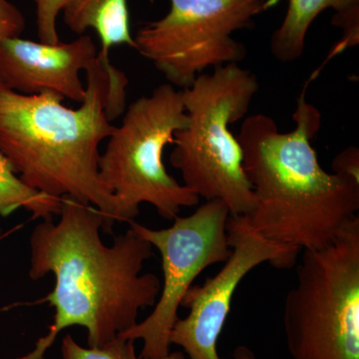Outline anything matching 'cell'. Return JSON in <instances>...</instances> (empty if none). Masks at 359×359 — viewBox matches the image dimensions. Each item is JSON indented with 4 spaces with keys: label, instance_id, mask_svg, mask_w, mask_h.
I'll list each match as a JSON object with an SVG mask.
<instances>
[{
    "label": "cell",
    "instance_id": "cell-6",
    "mask_svg": "<svg viewBox=\"0 0 359 359\" xmlns=\"http://www.w3.org/2000/svg\"><path fill=\"white\" fill-rule=\"evenodd\" d=\"M283 321L292 359H359V217L304 250Z\"/></svg>",
    "mask_w": 359,
    "mask_h": 359
},
{
    "label": "cell",
    "instance_id": "cell-7",
    "mask_svg": "<svg viewBox=\"0 0 359 359\" xmlns=\"http://www.w3.org/2000/svg\"><path fill=\"white\" fill-rule=\"evenodd\" d=\"M169 13L142 26L135 48L172 86H192L209 68L238 65L248 55L233 32L252 27L255 18L280 0H170Z\"/></svg>",
    "mask_w": 359,
    "mask_h": 359
},
{
    "label": "cell",
    "instance_id": "cell-10",
    "mask_svg": "<svg viewBox=\"0 0 359 359\" xmlns=\"http://www.w3.org/2000/svg\"><path fill=\"white\" fill-rule=\"evenodd\" d=\"M90 35L47 44L20 37L0 39V81L8 88L35 95L49 91L74 102L83 101L86 87L80 72L98 57Z\"/></svg>",
    "mask_w": 359,
    "mask_h": 359
},
{
    "label": "cell",
    "instance_id": "cell-12",
    "mask_svg": "<svg viewBox=\"0 0 359 359\" xmlns=\"http://www.w3.org/2000/svg\"><path fill=\"white\" fill-rule=\"evenodd\" d=\"M71 32L82 35L95 30L101 41L98 56L109 61V50L119 45L135 48L127 0H69L62 11Z\"/></svg>",
    "mask_w": 359,
    "mask_h": 359
},
{
    "label": "cell",
    "instance_id": "cell-3",
    "mask_svg": "<svg viewBox=\"0 0 359 359\" xmlns=\"http://www.w3.org/2000/svg\"><path fill=\"white\" fill-rule=\"evenodd\" d=\"M313 80L297 98L292 131L283 133L273 118L255 114L237 135L256 199L245 219L268 240L299 250L330 244L359 211V182L325 171L311 145L323 122L306 99Z\"/></svg>",
    "mask_w": 359,
    "mask_h": 359
},
{
    "label": "cell",
    "instance_id": "cell-5",
    "mask_svg": "<svg viewBox=\"0 0 359 359\" xmlns=\"http://www.w3.org/2000/svg\"><path fill=\"white\" fill-rule=\"evenodd\" d=\"M123 114L99 157L98 173L126 221L138 216L143 203L168 221L183 208L199 204L195 193L168 173L163 157L167 146L173 145L175 133L188 125L183 90L160 85L130 104Z\"/></svg>",
    "mask_w": 359,
    "mask_h": 359
},
{
    "label": "cell",
    "instance_id": "cell-8",
    "mask_svg": "<svg viewBox=\"0 0 359 359\" xmlns=\"http://www.w3.org/2000/svg\"><path fill=\"white\" fill-rule=\"evenodd\" d=\"M231 212L219 200L205 201L193 214L176 217L167 229L154 230L130 221V228L159 250L163 285L154 311L146 320L118 335L143 340L139 359H162L170 353V332L194 280L204 269L230 257L226 224Z\"/></svg>",
    "mask_w": 359,
    "mask_h": 359
},
{
    "label": "cell",
    "instance_id": "cell-14",
    "mask_svg": "<svg viewBox=\"0 0 359 359\" xmlns=\"http://www.w3.org/2000/svg\"><path fill=\"white\" fill-rule=\"evenodd\" d=\"M63 359H128L127 358V340L116 337L101 347L85 348L73 339L70 334H66L62 339Z\"/></svg>",
    "mask_w": 359,
    "mask_h": 359
},
{
    "label": "cell",
    "instance_id": "cell-9",
    "mask_svg": "<svg viewBox=\"0 0 359 359\" xmlns=\"http://www.w3.org/2000/svg\"><path fill=\"white\" fill-rule=\"evenodd\" d=\"M230 257L218 273L201 285H192L182 306L189 309L186 318H178L170 332V344L184 349L189 359H221L219 337L231 301L245 276L257 266L269 264L276 269H290L297 264L301 250L278 244L255 231L244 216H230L228 224ZM235 359H257L249 347L233 351Z\"/></svg>",
    "mask_w": 359,
    "mask_h": 359
},
{
    "label": "cell",
    "instance_id": "cell-13",
    "mask_svg": "<svg viewBox=\"0 0 359 359\" xmlns=\"http://www.w3.org/2000/svg\"><path fill=\"white\" fill-rule=\"evenodd\" d=\"M62 199L33 190L21 181L8 161L0 152V217L20 209L30 212L34 219H51L61 211ZM0 238H2L0 231Z\"/></svg>",
    "mask_w": 359,
    "mask_h": 359
},
{
    "label": "cell",
    "instance_id": "cell-2",
    "mask_svg": "<svg viewBox=\"0 0 359 359\" xmlns=\"http://www.w3.org/2000/svg\"><path fill=\"white\" fill-rule=\"evenodd\" d=\"M85 72L86 93L78 108L66 107L53 92L23 95L0 81V152L33 190L95 208L110 233L116 222L127 221L99 178V146L126 110L129 81L99 56Z\"/></svg>",
    "mask_w": 359,
    "mask_h": 359
},
{
    "label": "cell",
    "instance_id": "cell-18",
    "mask_svg": "<svg viewBox=\"0 0 359 359\" xmlns=\"http://www.w3.org/2000/svg\"><path fill=\"white\" fill-rule=\"evenodd\" d=\"M127 358L128 359H139L137 355L136 351H135L134 340H127ZM162 359H186L185 354L181 351H176V353H170L167 356Z\"/></svg>",
    "mask_w": 359,
    "mask_h": 359
},
{
    "label": "cell",
    "instance_id": "cell-11",
    "mask_svg": "<svg viewBox=\"0 0 359 359\" xmlns=\"http://www.w3.org/2000/svg\"><path fill=\"white\" fill-rule=\"evenodd\" d=\"M334 9L332 25L342 29V39L328 54L323 66L359 42V0H289L282 25L271 35V52L276 60L292 63L306 48L309 27L323 11Z\"/></svg>",
    "mask_w": 359,
    "mask_h": 359
},
{
    "label": "cell",
    "instance_id": "cell-16",
    "mask_svg": "<svg viewBox=\"0 0 359 359\" xmlns=\"http://www.w3.org/2000/svg\"><path fill=\"white\" fill-rule=\"evenodd\" d=\"M22 13L8 0H0V39L20 37L25 29Z\"/></svg>",
    "mask_w": 359,
    "mask_h": 359
},
{
    "label": "cell",
    "instance_id": "cell-15",
    "mask_svg": "<svg viewBox=\"0 0 359 359\" xmlns=\"http://www.w3.org/2000/svg\"><path fill=\"white\" fill-rule=\"evenodd\" d=\"M68 1L69 0H33L36 6L37 32L40 41L47 44L60 42L57 20Z\"/></svg>",
    "mask_w": 359,
    "mask_h": 359
},
{
    "label": "cell",
    "instance_id": "cell-4",
    "mask_svg": "<svg viewBox=\"0 0 359 359\" xmlns=\"http://www.w3.org/2000/svg\"><path fill=\"white\" fill-rule=\"evenodd\" d=\"M259 90L256 75L238 65L202 73L183 89L189 122L175 133L170 163L184 186L200 199L222 201L231 216H248L256 207L242 146L230 126L245 117Z\"/></svg>",
    "mask_w": 359,
    "mask_h": 359
},
{
    "label": "cell",
    "instance_id": "cell-1",
    "mask_svg": "<svg viewBox=\"0 0 359 359\" xmlns=\"http://www.w3.org/2000/svg\"><path fill=\"white\" fill-rule=\"evenodd\" d=\"M58 216L57 223L43 219L30 237V278H55L42 299L55 309L53 323L32 353L18 359H43L57 335L74 325L86 328L90 347L105 346L135 327L139 313L160 295V278L141 273L153 255L150 243L129 228L108 247L100 237L103 215L73 198H62Z\"/></svg>",
    "mask_w": 359,
    "mask_h": 359
},
{
    "label": "cell",
    "instance_id": "cell-19",
    "mask_svg": "<svg viewBox=\"0 0 359 359\" xmlns=\"http://www.w3.org/2000/svg\"><path fill=\"white\" fill-rule=\"evenodd\" d=\"M0 240H1V238H0Z\"/></svg>",
    "mask_w": 359,
    "mask_h": 359
},
{
    "label": "cell",
    "instance_id": "cell-17",
    "mask_svg": "<svg viewBox=\"0 0 359 359\" xmlns=\"http://www.w3.org/2000/svg\"><path fill=\"white\" fill-rule=\"evenodd\" d=\"M332 173L359 182V150L351 146L344 149L332 161Z\"/></svg>",
    "mask_w": 359,
    "mask_h": 359
}]
</instances>
